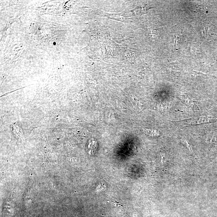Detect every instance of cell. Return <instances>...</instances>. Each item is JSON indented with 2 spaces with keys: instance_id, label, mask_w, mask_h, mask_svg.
Wrapping results in <instances>:
<instances>
[{
  "instance_id": "6da1fadb",
  "label": "cell",
  "mask_w": 217,
  "mask_h": 217,
  "mask_svg": "<svg viewBox=\"0 0 217 217\" xmlns=\"http://www.w3.org/2000/svg\"><path fill=\"white\" fill-rule=\"evenodd\" d=\"M143 131L145 133L150 136H156L159 135V132L156 130H148V129H144Z\"/></svg>"
},
{
  "instance_id": "7a4b0ae2",
  "label": "cell",
  "mask_w": 217,
  "mask_h": 217,
  "mask_svg": "<svg viewBox=\"0 0 217 217\" xmlns=\"http://www.w3.org/2000/svg\"><path fill=\"white\" fill-rule=\"evenodd\" d=\"M184 142L185 143L187 147L189 149V150L191 152H192V149L191 148V147L189 145V144L187 142L186 140H185Z\"/></svg>"
}]
</instances>
